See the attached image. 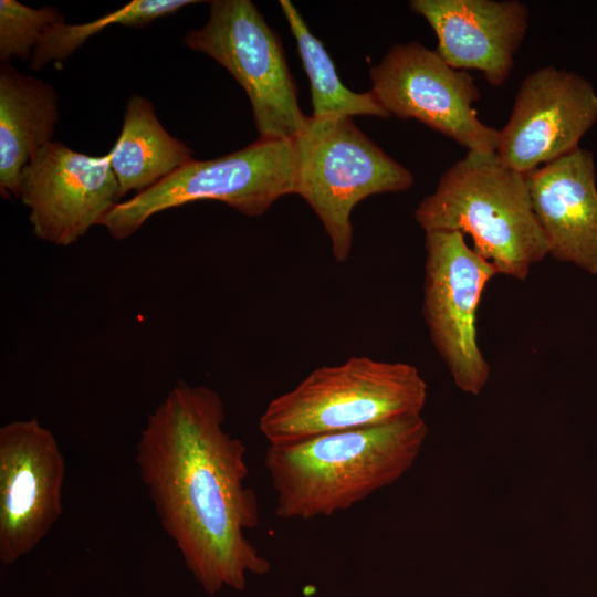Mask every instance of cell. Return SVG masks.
Returning a JSON list of instances; mask_svg holds the SVG:
<instances>
[{
	"label": "cell",
	"mask_w": 597,
	"mask_h": 597,
	"mask_svg": "<svg viewBox=\"0 0 597 597\" xmlns=\"http://www.w3.org/2000/svg\"><path fill=\"white\" fill-rule=\"evenodd\" d=\"M212 388L179 380L148 417L136 447L139 476L163 530L209 595L241 591L270 562L245 532L260 522L244 443L223 428Z\"/></svg>",
	"instance_id": "6da1fadb"
},
{
	"label": "cell",
	"mask_w": 597,
	"mask_h": 597,
	"mask_svg": "<svg viewBox=\"0 0 597 597\" xmlns=\"http://www.w3.org/2000/svg\"><path fill=\"white\" fill-rule=\"evenodd\" d=\"M421 415L380 426L269 446L275 515L311 520L349 510L406 474L428 437Z\"/></svg>",
	"instance_id": "7a4b0ae2"
},
{
	"label": "cell",
	"mask_w": 597,
	"mask_h": 597,
	"mask_svg": "<svg viewBox=\"0 0 597 597\" xmlns=\"http://www.w3.org/2000/svg\"><path fill=\"white\" fill-rule=\"evenodd\" d=\"M415 219L425 232L457 231L498 274L525 280L548 255L533 210L526 175L496 151H471L450 166L434 191L421 199Z\"/></svg>",
	"instance_id": "3957f363"
},
{
	"label": "cell",
	"mask_w": 597,
	"mask_h": 597,
	"mask_svg": "<svg viewBox=\"0 0 597 597\" xmlns=\"http://www.w3.org/2000/svg\"><path fill=\"white\" fill-rule=\"evenodd\" d=\"M427 396V383L413 365L353 356L313 369L273 398L259 430L269 446H280L380 426L421 415Z\"/></svg>",
	"instance_id": "277c9868"
},
{
	"label": "cell",
	"mask_w": 597,
	"mask_h": 597,
	"mask_svg": "<svg viewBox=\"0 0 597 597\" xmlns=\"http://www.w3.org/2000/svg\"><path fill=\"white\" fill-rule=\"evenodd\" d=\"M296 191L322 222L336 262L352 251L355 206L373 195L401 192L413 175L391 158L352 117L307 116L293 139Z\"/></svg>",
	"instance_id": "5b68a950"
},
{
	"label": "cell",
	"mask_w": 597,
	"mask_h": 597,
	"mask_svg": "<svg viewBox=\"0 0 597 597\" xmlns=\"http://www.w3.org/2000/svg\"><path fill=\"white\" fill-rule=\"evenodd\" d=\"M296 191L293 139L260 138L216 159L190 160L153 187L119 201L101 226L116 240L132 237L153 216L186 203L221 201L254 218Z\"/></svg>",
	"instance_id": "8992f818"
},
{
	"label": "cell",
	"mask_w": 597,
	"mask_h": 597,
	"mask_svg": "<svg viewBox=\"0 0 597 597\" xmlns=\"http://www.w3.org/2000/svg\"><path fill=\"white\" fill-rule=\"evenodd\" d=\"M209 18L184 43L221 64L247 93L260 138L294 139L302 112L281 39L250 0H213Z\"/></svg>",
	"instance_id": "52a82bcc"
},
{
	"label": "cell",
	"mask_w": 597,
	"mask_h": 597,
	"mask_svg": "<svg viewBox=\"0 0 597 597\" xmlns=\"http://www.w3.org/2000/svg\"><path fill=\"white\" fill-rule=\"evenodd\" d=\"M422 313L430 338L455 386L478 396L490 365L478 343L482 294L496 269L457 231L426 232Z\"/></svg>",
	"instance_id": "ba28073f"
},
{
	"label": "cell",
	"mask_w": 597,
	"mask_h": 597,
	"mask_svg": "<svg viewBox=\"0 0 597 597\" xmlns=\"http://www.w3.org/2000/svg\"><path fill=\"white\" fill-rule=\"evenodd\" d=\"M371 92L400 119H416L471 151H496L500 129L485 125L474 102L481 91L467 72L451 67L419 42L395 44L369 70Z\"/></svg>",
	"instance_id": "9c48e42d"
},
{
	"label": "cell",
	"mask_w": 597,
	"mask_h": 597,
	"mask_svg": "<svg viewBox=\"0 0 597 597\" xmlns=\"http://www.w3.org/2000/svg\"><path fill=\"white\" fill-rule=\"evenodd\" d=\"M65 462L53 433L36 418L0 428V561L31 552L62 513Z\"/></svg>",
	"instance_id": "30bf717a"
},
{
	"label": "cell",
	"mask_w": 597,
	"mask_h": 597,
	"mask_svg": "<svg viewBox=\"0 0 597 597\" xmlns=\"http://www.w3.org/2000/svg\"><path fill=\"white\" fill-rule=\"evenodd\" d=\"M18 199L38 239L67 247L101 226L121 193L108 154L91 156L52 142L23 168Z\"/></svg>",
	"instance_id": "8fae6325"
},
{
	"label": "cell",
	"mask_w": 597,
	"mask_h": 597,
	"mask_svg": "<svg viewBox=\"0 0 597 597\" xmlns=\"http://www.w3.org/2000/svg\"><path fill=\"white\" fill-rule=\"evenodd\" d=\"M597 121V92L582 75L553 65L522 81L506 124L500 129L498 156L527 175L579 148Z\"/></svg>",
	"instance_id": "7c38bea8"
},
{
	"label": "cell",
	"mask_w": 597,
	"mask_h": 597,
	"mask_svg": "<svg viewBox=\"0 0 597 597\" xmlns=\"http://www.w3.org/2000/svg\"><path fill=\"white\" fill-rule=\"evenodd\" d=\"M438 39L437 53L455 70H478L492 86L509 78L528 28L519 0H411Z\"/></svg>",
	"instance_id": "4fadbf2b"
},
{
	"label": "cell",
	"mask_w": 597,
	"mask_h": 597,
	"mask_svg": "<svg viewBox=\"0 0 597 597\" xmlns=\"http://www.w3.org/2000/svg\"><path fill=\"white\" fill-rule=\"evenodd\" d=\"M548 255L597 274V185L594 155L583 148L526 175Z\"/></svg>",
	"instance_id": "5bb4252c"
},
{
	"label": "cell",
	"mask_w": 597,
	"mask_h": 597,
	"mask_svg": "<svg viewBox=\"0 0 597 597\" xmlns=\"http://www.w3.org/2000/svg\"><path fill=\"white\" fill-rule=\"evenodd\" d=\"M57 94L38 77L0 67V192L19 197L23 168L52 143L59 121Z\"/></svg>",
	"instance_id": "9a60e30c"
},
{
	"label": "cell",
	"mask_w": 597,
	"mask_h": 597,
	"mask_svg": "<svg viewBox=\"0 0 597 597\" xmlns=\"http://www.w3.org/2000/svg\"><path fill=\"white\" fill-rule=\"evenodd\" d=\"M191 149L160 124L151 102L129 97L122 130L108 153L121 198L139 193L192 160Z\"/></svg>",
	"instance_id": "2e32d148"
},
{
	"label": "cell",
	"mask_w": 597,
	"mask_h": 597,
	"mask_svg": "<svg viewBox=\"0 0 597 597\" xmlns=\"http://www.w3.org/2000/svg\"><path fill=\"white\" fill-rule=\"evenodd\" d=\"M280 8L296 41L303 67L310 80L313 117L355 115L391 117L371 90L356 93L343 84L325 46L311 32L290 0H280Z\"/></svg>",
	"instance_id": "e0dca14e"
},
{
	"label": "cell",
	"mask_w": 597,
	"mask_h": 597,
	"mask_svg": "<svg viewBox=\"0 0 597 597\" xmlns=\"http://www.w3.org/2000/svg\"><path fill=\"white\" fill-rule=\"evenodd\" d=\"M198 2L196 0H134L86 23H59L52 27L39 42L30 60L31 69L40 71L51 62L66 60L88 38L112 25H146Z\"/></svg>",
	"instance_id": "ac0fdd59"
},
{
	"label": "cell",
	"mask_w": 597,
	"mask_h": 597,
	"mask_svg": "<svg viewBox=\"0 0 597 597\" xmlns=\"http://www.w3.org/2000/svg\"><path fill=\"white\" fill-rule=\"evenodd\" d=\"M64 22L57 9L28 7L17 0H0V60L3 64L19 57L31 60L43 35Z\"/></svg>",
	"instance_id": "d6986e66"
}]
</instances>
